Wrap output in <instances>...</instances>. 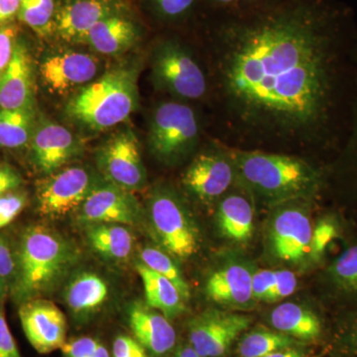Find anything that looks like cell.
<instances>
[{
	"label": "cell",
	"mask_w": 357,
	"mask_h": 357,
	"mask_svg": "<svg viewBox=\"0 0 357 357\" xmlns=\"http://www.w3.org/2000/svg\"><path fill=\"white\" fill-rule=\"evenodd\" d=\"M332 351L337 357H357V312L338 324L333 333Z\"/></svg>",
	"instance_id": "obj_32"
},
{
	"label": "cell",
	"mask_w": 357,
	"mask_h": 357,
	"mask_svg": "<svg viewBox=\"0 0 357 357\" xmlns=\"http://www.w3.org/2000/svg\"><path fill=\"white\" fill-rule=\"evenodd\" d=\"M91 357H110L109 352L107 351V347L105 345L100 344H98L96 347L95 352H93V356Z\"/></svg>",
	"instance_id": "obj_50"
},
{
	"label": "cell",
	"mask_w": 357,
	"mask_h": 357,
	"mask_svg": "<svg viewBox=\"0 0 357 357\" xmlns=\"http://www.w3.org/2000/svg\"><path fill=\"white\" fill-rule=\"evenodd\" d=\"M236 182L252 196L272 206L314 199L325 178L321 169L293 155L229 150Z\"/></svg>",
	"instance_id": "obj_2"
},
{
	"label": "cell",
	"mask_w": 357,
	"mask_h": 357,
	"mask_svg": "<svg viewBox=\"0 0 357 357\" xmlns=\"http://www.w3.org/2000/svg\"><path fill=\"white\" fill-rule=\"evenodd\" d=\"M34 79L31 55L18 40L13 57L0 75V109H34Z\"/></svg>",
	"instance_id": "obj_18"
},
{
	"label": "cell",
	"mask_w": 357,
	"mask_h": 357,
	"mask_svg": "<svg viewBox=\"0 0 357 357\" xmlns=\"http://www.w3.org/2000/svg\"><path fill=\"white\" fill-rule=\"evenodd\" d=\"M76 213L77 222L84 225H134L139 222L142 208L132 192L100 178Z\"/></svg>",
	"instance_id": "obj_13"
},
{
	"label": "cell",
	"mask_w": 357,
	"mask_h": 357,
	"mask_svg": "<svg viewBox=\"0 0 357 357\" xmlns=\"http://www.w3.org/2000/svg\"><path fill=\"white\" fill-rule=\"evenodd\" d=\"M89 246L107 259L121 261L132 252L134 237L130 230L122 225L96 223L84 225Z\"/></svg>",
	"instance_id": "obj_26"
},
{
	"label": "cell",
	"mask_w": 357,
	"mask_h": 357,
	"mask_svg": "<svg viewBox=\"0 0 357 357\" xmlns=\"http://www.w3.org/2000/svg\"><path fill=\"white\" fill-rule=\"evenodd\" d=\"M146 352L144 347L135 338L129 335H119L115 337L114 345H112L114 357H131L146 354Z\"/></svg>",
	"instance_id": "obj_42"
},
{
	"label": "cell",
	"mask_w": 357,
	"mask_h": 357,
	"mask_svg": "<svg viewBox=\"0 0 357 357\" xmlns=\"http://www.w3.org/2000/svg\"><path fill=\"white\" fill-rule=\"evenodd\" d=\"M278 270L261 269L253 272L252 294L255 301H265L276 285Z\"/></svg>",
	"instance_id": "obj_39"
},
{
	"label": "cell",
	"mask_w": 357,
	"mask_h": 357,
	"mask_svg": "<svg viewBox=\"0 0 357 357\" xmlns=\"http://www.w3.org/2000/svg\"><path fill=\"white\" fill-rule=\"evenodd\" d=\"M312 199L279 204L270 220L268 243L271 255L289 264L310 259L312 227L307 204Z\"/></svg>",
	"instance_id": "obj_8"
},
{
	"label": "cell",
	"mask_w": 357,
	"mask_h": 357,
	"mask_svg": "<svg viewBox=\"0 0 357 357\" xmlns=\"http://www.w3.org/2000/svg\"><path fill=\"white\" fill-rule=\"evenodd\" d=\"M137 66L123 64L77 91L66 107L70 119L93 131L126 121L138 105Z\"/></svg>",
	"instance_id": "obj_4"
},
{
	"label": "cell",
	"mask_w": 357,
	"mask_h": 357,
	"mask_svg": "<svg viewBox=\"0 0 357 357\" xmlns=\"http://www.w3.org/2000/svg\"><path fill=\"white\" fill-rule=\"evenodd\" d=\"M10 296V289L6 281L0 276V300L6 301L7 296Z\"/></svg>",
	"instance_id": "obj_49"
},
{
	"label": "cell",
	"mask_w": 357,
	"mask_h": 357,
	"mask_svg": "<svg viewBox=\"0 0 357 357\" xmlns=\"http://www.w3.org/2000/svg\"><path fill=\"white\" fill-rule=\"evenodd\" d=\"M55 0H21L17 18L40 37L55 31Z\"/></svg>",
	"instance_id": "obj_29"
},
{
	"label": "cell",
	"mask_w": 357,
	"mask_h": 357,
	"mask_svg": "<svg viewBox=\"0 0 357 357\" xmlns=\"http://www.w3.org/2000/svg\"><path fill=\"white\" fill-rule=\"evenodd\" d=\"M15 251V278L10 296L20 305L43 298L54 290L79 256L72 241L43 225L26 227Z\"/></svg>",
	"instance_id": "obj_3"
},
{
	"label": "cell",
	"mask_w": 357,
	"mask_h": 357,
	"mask_svg": "<svg viewBox=\"0 0 357 357\" xmlns=\"http://www.w3.org/2000/svg\"><path fill=\"white\" fill-rule=\"evenodd\" d=\"M96 164L103 178L128 190L138 191L147 183L139 141L131 129H123L105 141L96 152Z\"/></svg>",
	"instance_id": "obj_11"
},
{
	"label": "cell",
	"mask_w": 357,
	"mask_h": 357,
	"mask_svg": "<svg viewBox=\"0 0 357 357\" xmlns=\"http://www.w3.org/2000/svg\"><path fill=\"white\" fill-rule=\"evenodd\" d=\"M136 270L144 287L148 307L162 312L169 319L184 312L185 301L172 282L141 262L136 265Z\"/></svg>",
	"instance_id": "obj_25"
},
{
	"label": "cell",
	"mask_w": 357,
	"mask_h": 357,
	"mask_svg": "<svg viewBox=\"0 0 357 357\" xmlns=\"http://www.w3.org/2000/svg\"><path fill=\"white\" fill-rule=\"evenodd\" d=\"M140 258L141 263H143L145 266L172 282L182 295L183 299L185 301L190 299L191 292H190L189 284L185 280L177 263L174 260L173 256L168 255L162 248L148 246L141 250Z\"/></svg>",
	"instance_id": "obj_30"
},
{
	"label": "cell",
	"mask_w": 357,
	"mask_h": 357,
	"mask_svg": "<svg viewBox=\"0 0 357 357\" xmlns=\"http://www.w3.org/2000/svg\"><path fill=\"white\" fill-rule=\"evenodd\" d=\"M131 357H150V356H148V354L146 352V354H139V356H131Z\"/></svg>",
	"instance_id": "obj_51"
},
{
	"label": "cell",
	"mask_w": 357,
	"mask_h": 357,
	"mask_svg": "<svg viewBox=\"0 0 357 357\" xmlns=\"http://www.w3.org/2000/svg\"><path fill=\"white\" fill-rule=\"evenodd\" d=\"M21 0H0V27L17 17Z\"/></svg>",
	"instance_id": "obj_46"
},
{
	"label": "cell",
	"mask_w": 357,
	"mask_h": 357,
	"mask_svg": "<svg viewBox=\"0 0 357 357\" xmlns=\"http://www.w3.org/2000/svg\"><path fill=\"white\" fill-rule=\"evenodd\" d=\"M298 281L294 272L290 270H278L276 285L268 294L265 302H279L292 295L297 289Z\"/></svg>",
	"instance_id": "obj_37"
},
{
	"label": "cell",
	"mask_w": 357,
	"mask_h": 357,
	"mask_svg": "<svg viewBox=\"0 0 357 357\" xmlns=\"http://www.w3.org/2000/svg\"><path fill=\"white\" fill-rule=\"evenodd\" d=\"M154 86L180 100H201L208 93V79L192 52L174 39L164 40L152 52Z\"/></svg>",
	"instance_id": "obj_7"
},
{
	"label": "cell",
	"mask_w": 357,
	"mask_h": 357,
	"mask_svg": "<svg viewBox=\"0 0 357 357\" xmlns=\"http://www.w3.org/2000/svg\"><path fill=\"white\" fill-rule=\"evenodd\" d=\"M152 13L163 21L181 20L191 13L195 0H146Z\"/></svg>",
	"instance_id": "obj_34"
},
{
	"label": "cell",
	"mask_w": 357,
	"mask_h": 357,
	"mask_svg": "<svg viewBox=\"0 0 357 357\" xmlns=\"http://www.w3.org/2000/svg\"><path fill=\"white\" fill-rule=\"evenodd\" d=\"M25 195L6 194L0 197V229L10 225L26 206Z\"/></svg>",
	"instance_id": "obj_35"
},
{
	"label": "cell",
	"mask_w": 357,
	"mask_h": 357,
	"mask_svg": "<svg viewBox=\"0 0 357 357\" xmlns=\"http://www.w3.org/2000/svg\"><path fill=\"white\" fill-rule=\"evenodd\" d=\"M128 319L134 338L152 356H163L173 351L177 333L162 312L135 303L129 307Z\"/></svg>",
	"instance_id": "obj_20"
},
{
	"label": "cell",
	"mask_w": 357,
	"mask_h": 357,
	"mask_svg": "<svg viewBox=\"0 0 357 357\" xmlns=\"http://www.w3.org/2000/svg\"><path fill=\"white\" fill-rule=\"evenodd\" d=\"M251 317L208 309L188 324L190 344L203 357H222L250 326Z\"/></svg>",
	"instance_id": "obj_12"
},
{
	"label": "cell",
	"mask_w": 357,
	"mask_h": 357,
	"mask_svg": "<svg viewBox=\"0 0 357 357\" xmlns=\"http://www.w3.org/2000/svg\"><path fill=\"white\" fill-rule=\"evenodd\" d=\"M213 6H217L227 13L246 10L273 1V0H208Z\"/></svg>",
	"instance_id": "obj_43"
},
{
	"label": "cell",
	"mask_w": 357,
	"mask_h": 357,
	"mask_svg": "<svg viewBox=\"0 0 357 357\" xmlns=\"http://www.w3.org/2000/svg\"><path fill=\"white\" fill-rule=\"evenodd\" d=\"M236 171L229 150L215 147L197 155L182 176L188 194L199 203H218L236 183Z\"/></svg>",
	"instance_id": "obj_9"
},
{
	"label": "cell",
	"mask_w": 357,
	"mask_h": 357,
	"mask_svg": "<svg viewBox=\"0 0 357 357\" xmlns=\"http://www.w3.org/2000/svg\"><path fill=\"white\" fill-rule=\"evenodd\" d=\"M18 316L26 338L39 354H51L67 342V319L52 301L38 298L22 303Z\"/></svg>",
	"instance_id": "obj_14"
},
{
	"label": "cell",
	"mask_w": 357,
	"mask_h": 357,
	"mask_svg": "<svg viewBox=\"0 0 357 357\" xmlns=\"http://www.w3.org/2000/svg\"><path fill=\"white\" fill-rule=\"evenodd\" d=\"M338 229L333 220L324 218L312 229L310 260L319 262L325 255L326 249L337 238Z\"/></svg>",
	"instance_id": "obj_33"
},
{
	"label": "cell",
	"mask_w": 357,
	"mask_h": 357,
	"mask_svg": "<svg viewBox=\"0 0 357 357\" xmlns=\"http://www.w3.org/2000/svg\"><path fill=\"white\" fill-rule=\"evenodd\" d=\"M17 41V26L7 24L0 27V75L10 62Z\"/></svg>",
	"instance_id": "obj_38"
},
{
	"label": "cell",
	"mask_w": 357,
	"mask_h": 357,
	"mask_svg": "<svg viewBox=\"0 0 357 357\" xmlns=\"http://www.w3.org/2000/svg\"><path fill=\"white\" fill-rule=\"evenodd\" d=\"M298 340L277 331L257 328L246 333L239 340V357H264L272 352L298 347Z\"/></svg>",
	"instance_id": "obj_28"
},
{
	"label": "cell",
	"mask_w": 357,
	"mask_h": 357,
	"mask_svg": "<svg viewBox=\"0 0 357 357\" xmlns=\"http://www.w3.org/2000/svg\"><path fill=\"white\" fill-rule=\"evenodd\" d=\"M35 128L34 109H0V146H25L31 141Z\"/></svg>",
	"instance_id": "obj_27"
},
{
	"label": "cell",
	"mask_w": 357,
	"mask_h": 357,
	"mask_svg": "<svg viewBox=\"0 0 357 357\" xmlns=\"http://www.w3.org/2000/svg\"><path fill=\"white\" fill-rule=\"evenodd\" d=\"M100 70L95 56L83 52L65 51L44 59L40 74L53 93H65L77 86L91 83Z\"/></svg>",
	"instance_id": "obj_17"
},
{
	"label": "cell",
	"mask_w": 357,
	"mask_h": 357,
	"mask_svg": "<svg viewBox=\"0 0 357 357\" xmlns=\"http://www.w3.org/2000/svg\"><path fill=\"white\" fill-rule=\"evenodd\" d=\"M16 271V251L6 236H0V276L13 288Z\"/></svg>",
	"instance_id": "obj_36"
},
{
	"label": "cell",
	"mask_w": 357,
	"mask_h": 357,
	"mask_svg": "<svg viewBox=\"0 0 357 357\" xmlns=\"http://www.w3.org/2000/svg\"><path fill=\"white\" fill-rule=\"evenodd\" d=\"M148 217L161 248L180 260L192 257L199 249V234L191 213L170 185L153 188L147 203Z\"/></svg>",
	"instance_id": "obj_5"
},
{
	"label": "cell",
	"mask_w": 357,
	"mask_h": 357,
	"mask_svg": "<svg viewBox=\"0 0 357 357\" xmlns=\"http://www.w3.org/2000/svg\"><path fill=\"white\" fill-rule=\"evenodd\" d=\"M201 128L196 112L187 103L164 102L152 112L147 133L149 151L167 165H173L198 146Z\"/></svg>",
	"instance_id": "obj_6"
},
{
	"label": "cell",
	"mask_w": 357,
	"mask_h": 357,
	"mask_svg": "<svg viewBox=\"0 0 357 357\" xmlns=\"http://www.w3.org/2000/svg\"><path fill=\"white\" fill-rule=\"evenodd\" d=\"M109 297V284L95 272L77 274L65 290L66 304L77 316L93 314L107 303Z\"/></svg>",
	"instance_id": "obj_24"
},
{
	"label": "cell",
	"mask_w": 357,
	"mask_h": 357,
	"mask_svg": "<svg viewBox=\"0 0 357 357\" xmlns=\"http://www.w3.org/2000/svg\"><path fill=\"white\" fill-rule=\"evenodd\" d=\"M264 357H306V354L297 347H288V349H280L272 352Z\"/></svg>",
	"instance_id": "obj_47"
},
{
	"label": "cell",
	"mask_w": 357,
	"mask_h": 357,
	"mask_svg": "<svg viewBox=\"0 0 357 357\" xmlns=\"http://www.w3.org/2000/svg\"><path fill=\"white\" fill-rule=\"evenodd\" d=\"M356 72L354 77V93L351 102V122H349L347 150L357 153V45H356Z\"/></svg>",
	"instance_id": "obj_44"
},
{
	"label": "cell",
	"mask_w": 357,
	"mask_h": 357,
	"mask_svg": "<svg viewBox=\"0 0 357 357\" xmlns=\"http://www.w3.org/2000/svg\"><path fill=\"white\" fill-rule=\"evenodd\" d=\"M328 275L337 290L357 294V244L338 256L328 267Z\"/></svg>",
	"instance_id": "obj_31"
},
{
	"label": "cell",
	"mask_w": 357,
	"mask_h": 357,
	"mask_svg": "<svg viewBox=\"0 0 357 357\" xmlns=\"http://www.w3.org/2000/svg\"><path fill=\"white\" fill-rule=\"evenodd\" d=\"M3 302L0 300V357H22L7 324Z\"/></svg>",
	"instance_id": "obj_40"
},
{
	"label": "cell",
	"mask_w": 357,
	"mask_h": 357,
	"mask_svg": "<svg viewBox=\"0 0 357 357\" xmlns=\"http://www.w3.org/2000/svg\"><path fill=\"white\" fill-rule=\"evenodd\" d=\"M100 180L89 169L81 166L51 174L37 190L39 213L51 220L76 213Z\"/></svg>",
	"instance_id": "obj_10"
},
{
	"label": "cell",
	"mask_w": 357,
	"mask_h": 357,
	"mask_svg": "<svg viewBox=\"0 0 357 357\" xmlns=\"http://www.w3.org/2000/svg\"><path fill=\"white\" fill-rule=\"evenodd\" d=\"M81 152L82 144L76 136L57 122L43 121L35 128L31 158L40 172H57Z\"/></svg>",
	"instance_id": "obj_15"
},
{
	"label": "cell",
	"mask_w": 357,
	"mask_h": 357,
	"mask_svg": "<svg viewBox=\"0 0 357 357\" xmlns=\"http://www.w3.org/2000/svg\"><path fill=\"white\" fill-rule=\"evenodd\" d=\"M22 184L20 174L9 166H0V197Z\"/></svg>",
	"instance_id": "obj_45"
},
{
	"label": "cell",
	"mask_w": 357,
	"mask_h": 357,
	"mask_svg": "<svg viewBox=\"0 0 357 357\" xmlns=\"http://www.w3.org/2000/svg\"><path fill=\"white\" fill-rule=\"evenodd\" d=\"M100 342L96 338L84 337L66 342L63 345L62 357H91Z\"/></svg>",
	"instance_id": "obj_41"
},
{
	"label": "cell",
	"mask_w": 357,
	"mask_h": 357,
	"mask_svg": "<svg viewBox=\"0 0 357 357\" xmlns=\"http://www.w3.org/2000/svg\"><path fill=\"white\" fill-rule=\"evenodd\" d=\"M122 11V0H63L56 13L55 32L64 41L83 43L96 23Z\"/></svg>",
	"instance_id": "obj_16"
},
{
	"label": "cell",
	"mask_w": 357,
	"mask_h": 357,
	"mask_svg": "<svg viewBox=\"0 0 357 357\" xmlns=\"http://www.w3.org/2000/svg\"><path fill=\"white\" fill-rule=\"evenodd\" d=\"M218 230L225 238L234 243H248L255 230V211L250 199L241 192H227L218 201Z\"/></svg>",
	"instance_id": "obj_22"
},
{
	"label": "cell",
	"mask_w": 357,
	"mask_h": 357,
	"mask_svg": "<svg viewBox=\"0 0 357 357\" xmlns=\"http://www.w3.org/2000/svg\"><path fill=\"white\" fill-rule=\"evenodd\" d=\"M252 270L244 263H229L213 272L204 286L208 299L220 306L246 309L253 302Z\"/></svg>",
	"instance_id": "obj_19"
},
{
	"label": "cell",
	"mask_w": 357,
	"mask_h": 357,
	"mask_svg": "<svg viewBox=\"0 0 357 357\" xmlns=\"http://www.w3.org/2000/svg\"><path fill=\"white\" fill-rule=\"evenodd\" d=\"M275 331L298 342H317L323 335V323L316 312L295 303H283L269 317Z\"/></svg>",
	"instance_id": "obj_23"
},
{
	"label": "cell",
	"mask_w": 357,
	"mask_h": 357,
	"mask_svg": "<svg viewBox=\"0 0 357 357\" xmlns=\"http://www.w3.org/2000/svg\"><path fill=\"white\" fill-rule=\"evenodd\" d=\"M351 25L337 0H273L225 13L213 30V65L236 128L304 143L333 135Z\"/></svg>",
	"instance_id": "obj_1"
},
{
	"label": "cell",
	"mask_w": 357,
	"mask_h": 357,
	"mask_svg": "<svg viewBox=\"0 0 357 357\" xmlns=\"http://www.w3.org/2000/svg\"><path fill=\"white\" fill-rule=\"evenodd\" d=\"M174 357H203L195 351L191 344H182L176 349Z\"/></svg>",
	"instance_id": "obj_48"
},
{
	"label": "cell",
	"mask_w": 357,
	"mask_h": 357,
	"mask_svg": "<svg viewBox=\"0 0 357 357\" xmlns=\"http://www.w3.org/2000/svg\"><path fill=\"white\" fill-rule=\"evenodd\" d=\"M140 37L139 26L122 11L96 23L83 43L102 55L117 56L132 48Z\"/></svg>",
	"instance_id": "obj_21"
}]
</instances>
